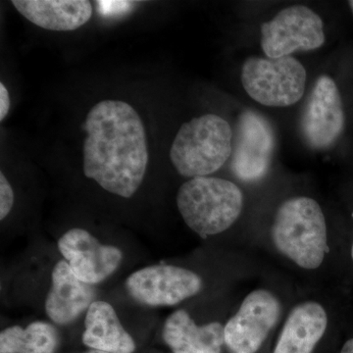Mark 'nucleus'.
Here are the masks:
<instances>
[{"mask_svg": "<svg viewBox=\"0 0 353 353\" xmlns=\"http://www.w3.org/2000/svg\"><path fill=\"white\" fill-rule=\"evenodd\" d=\"M83 171L110 194L131 199L145 180L148 165L145 125L127 102L95 104L83 124Z\"/></svg>", "mask_w": 353, "mask_h": 353, "instance_id": "1", "label": "nucleus"}, {"mask_svg": "<svg viewBox=\"0 0 353 353\" xmlns=\"http://www.w3.org/2000/svg\"><path fill=\"white\" fill-rule=\"evenodd\" d=\"M271 234L279 252L301 268L314 270L324 261L328 250L326 219L314 199L299 196L283 202Z\"/></svg>", "mask_w": 353, "mask_h": 353, "instance_id": "2", "label": "nucleus"}, {"mask_svg": "<svg viewBox=\"0 0 353 353\" xmlns=\"http://www.w3.org/2000/svg\"><path fill=\"white\" fill-rule=\"evenodd\" d=\"M176 206L185 225L202 238H208L233 226L243 211V194L231 181L199 176L181 185Z\"/></svg>", "mask_w": 353, "mask_h": 353, "instance_id": "3", "label": "nucleus"}, {"mask_svg": "<svg viewBox=\"0 0 353 353\" xmlns=\"http://www.w3.org/2000/svg\"><path fill=\"white\" fill-rule=\"evenodd\" d=\"M233 153V132L216 114H205L185 123L170 148L176 171L187 178L208 176L219 170Z\"/></svg>", "mask_w": 353, "mask_h": 353, "instance_id": "4", "label": "nucleus"}, {"mask_svg": "<svg viewBox=\"0 0 353 353\" xmlns=\"http://www.w3.org/2000/svg\"><path fill=\"white\" fill-rule=\"evenodd\" d=\"M246 94L262 105L287 108L301 101L305 90L306 71L292 57H250L241 67Z\"/></svg>", "mask_w": 353, "mask_h": 353, "instance_id": "5", "label": "nucleus"}, {"mask_svg": "<svg viewBox=\"0 0 353 353\" xmlns=\"http://www.w3.org/2000/svg\"><path fill=\"white\" fill-rule=\"evenodd\" d=\"M324 43L323 21L306 6L287 7L261 25V48L267 58L287 57L296 51L317 50Z\"/></svg>", "mask_w": 353, "mask_h": 353, "instance_id": "6", "label": "nucleus"}, {"mask_svg": "<svg viewBox=\"0 0 353 353\" xmlns=\"http://www.w3.org/2000/svg\"><path fill=\"white\" fill-rule=\"evenodd\" d=\"M202 287V279L196 272L169 264L143 267L126 280L130 296L150 307L176 305L196 296Z\"/></svg>", "mask_w": 353, "mask_h": 353, "instance_id": "7", "label": "nucleus"}, {"mask_svg": "<svg viewBox=\"0 0 353 353\" xmlns=\"http://www.w3.org/2000/svg\"><path fill=\"white\" fill-rule=\"evenodd\" d=\"M282 314V305L267 290L250 292L224 326L225 345L231 353L259 352Z\"/></svg>", "mask_w": 353, "mask_h": 353, "instance_id": "8", "label": "nucleus"}, {"mask_svg": "<svg viewBox=\"0 0 353 353\" xmlns=\"http://www.w3.org/2000/svg\"><path fill=\"white\" fill-rule=\"evenodd\" d=\"M57 248L74 275L94 287L111 277L124 259L118 246L102 243L81 228H74L62 234L57 241Z\"/></svg>", "mask_w": 353, "mask_h": 353, "instance_id": "9", "label": "nucleus"}, {"mask_svg": "<svg viewBox=\"0 0 353 353\" xmlns=\"http://www.w3.org/2000/svg\"><path fill=\"white\" fill-rule=\"evenodd\" d=\"M275 150V134L270 123L253 111L239 117L232 153V171L246 183L259 182L268 173Z\"/></svg>", "mask_w": 353, "mask_h": 353, "instance_id": "10", "label": "nucleus"}, {"mask_svg": "<svg viewBox=\"0 0 353 353\" xmlns=\"http://www.w3.org/2000/svg\"><path fill=\"white\" fill-rule=\"evenodd\" d=\"M345 123L343 101L336 83L331 77L320 76L301 116L304 141L314 150L328 148L343 134Z\"/></svg>", "mask_w": 353, "mask_h": 353, "instance_id": "11", "label": "nucleus"}, {"mask_svg": "<svg viewBox=\"0 0 353 353\" xmlns=\"http://www.w3.org/2000/svg\"><path fill=\"white\" fill-rule=\"evenodd\" d=\"M95 301L94 285L85 284L74 275L68 264L59 260L51 272L50 288L44 310L53 324L67 326L87 312Z\"/></svg>", "mask_w": 353, "mask_h": 353, "instance_id": "12", "label": "nucleus"}, {"mask_svg": "<svg viewBox=\"0 0 353 353\" xmlns=\"http://www.w3.org/2000/svg\"><path fill=\"white\" fill-rule=\"evenodd\" d=\"M162 338L174 353H221L224 326L218 322L199 326L187 311L176 310L165 321Z\"/></svg>", "mask_w": 353, "mask_h": 353, "instance_id": "13", "label": "nucleus"}, {"mask_svg": "<svg viewBox=\"0 0 353 353\" xmlns=\"http://www.w3.org/2000/svg\"><path fill=\"white\" fill-rule=\"evenodd\" d=\"M82 341L90 350L108 353H134L136 341L125 329L108 301H94L85 312Z\"/></svg>", "mask_w": 353, "mask_h": 353, "instance_id": "14", "label": "nucleus"}, {"mask_svg": "<svg viewBox=\"0 0 353 353\" xmlns=\"http://www.w3.org/2000/svg\"><path fill=\"white\" fill-rule=\"evenodd\" d=\"M328 326V315L316 301L299 303L290 311L273 353H312Z\"/></svg>", "mask_w": 353, "mask_h": 353, "instance_id": "15", "label": "nucleus"}, {"mask_svg": "<svg viewBox=\"0 0 353 353\" xmlns=\"http://www.w3.org/2000/svg\"><path fill=\"white\" fill-rule=\"evenodd\" d=\"M21 15L39 28L69 32L87 24L92 6L85 0H13Z\"/></svg>", "mask_w": 353, "mask_h": 353, "instance_id": "16", "label": "nucleus"}, {"mask_svg": "<svg viewBox=\"0 0 353 353\" xmlns=\"http://www.w3.org/2000/svg\"><path fill=\"white\" fill-rule=\"evenodd\" d=\"M58 345L59 334L48 322L11 326L0 333V353H54Z\"/></svg>", "mask_w": 353, "mask_h": 353, "instance_id": "17", "label": "nucleus"}, {"mask_svg": "<svg viewBox=\"0 0 353 353\" xmlns=\"http://www.w3.org/2000/svg\"><path fill=\"white\" fill-rule=\"evenodd\" d=\"M14 190L3 173H0V220L10 214L14 205Z\"/></svg>", "mask_w": 353, "mask_h": 353, "instance_id": "18", "label": "nucleus"}, {"mask_svg": "<svg viewBox=\"0 0 353 353\" xmlns=\"http://www.w3.org/2000/svg\"><path fill=\"white\" fill-rule=\"evenodd\" d=\"M10 95L3 83H0V121L6 119L10 110Z\"/></svg>", "mask_w": 353, "mask_h": 353, "instance_id": "19", "label": "nucleus"}, {"mask_svg": "<svg viewBox=\"0 0 353 353\" xmlns=\"http://www.w3.org/2000/svg\"><path fill=\"white\" fill-rule=\"evenodd\" d=\"M341 353H353V339L345 343Z\"/></svg>", "mask_w": 353, "mask_h": 353, "instance_id": "20", "label": "nucleus"}, {"mask_svg": "<svg viewBox=\"0 0 353 353\" xmlns=\"http://www.w3.org/2000/svg\"><path fill=\"white\" fill-rule=\"evenodd\" d=\"M83 353H108V352H99V350H88L87 352Z\"/></svg>", "mask_w": 353, "mask_h": 353, "instance_id": "21", "label": "nucleus"}, {"mask_svg": "<svg viewBox=\"0 0 353 353\" xmlns=\"http://www.w3.org/2000/svg\"><path fill=\"white\" fill-rule=\"evenodd\" d=\"M348 3H350V8H352L353 12V0H352V1L348 2Z\"/></svg>", "mask_w": 353, "mask_h": 353, "instance_id": "22", "label": "nucleus"}, {"mask_svg": "<svg viewBox=\"0 0 353 353\" xmlns=\"http://www.w3.org/2000/svg\"><path fill=\"white\" fill-rule=\"evenodd\" d=\"M352 259H353V245H352Z\"/></svg>", "mask_w": 353, "mask_h": 353, "instance_id": "23", "label": "nucleus"}]
</instances>
